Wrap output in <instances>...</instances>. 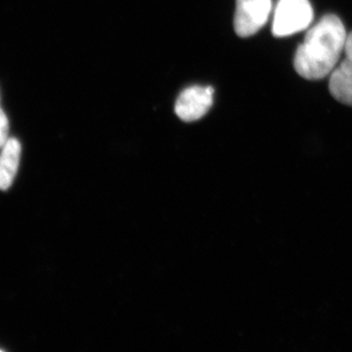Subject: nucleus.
<instances>
[{"label":"nucleus","instance_id":"f257e3e1","mask_svg":"<svg viewBox=\"0 0 352 352\" xmlns=\"http://www.w3.org/2000/svg\"><path fill=\"white\" fill-rule=\"evenodd\" d=\"M347 34L338 16L326 15L307 32L296 50L294 67L305 80H318L333 73L344 52Z\"/></svg>","mask_w":352,"mask_h":352},{"label":"nucleus","instance_id":"f03ea898","mask_svg":"<svg viewBox=\"0 0 352 352\" xmlns=\"http://www.w3.org/2000/svg\"><path fill=\"white\" fill-rule=\"evenodd\" d=\"M314 11L308 0H279L273 18L272 34L285 38L308 29Z\"/></svg>","mask_w":352,"mask_h":352},{"label":"nucleus","instance_id":"7ed1b4c3","mask_svg":"<svg viewBox=\"0 0 352 352\" xmlns=\"http://www.w3.org/2000/svg\"><path fill=\"white\" fill-rule=\"evenodd\" d=\"M271 0H236L234 29L241 38L254 36L270 18Z\"/></svg>","mask_w":352,"mask_h":352},{"label":"nucleus","instance_id":"20e7f679","mask_svg":"<svg viewBox=\"0 0 352 352\" xmlns=\"http://www.w3.org/2000/svg\"><path fill=\"white\" fill-rule=\"evenodd\" d=\"M212 87L194 85L183 90L175 103V113L184 122H195L203 118L214 103Z\"/></svg>","mask_w":352,"mask_h":352},{"label":"nucleus","instance_id":"39448f33","mask_svg":"<svg viewBox=\"0 0 352 352\" xmlns=\"http://www.w3.org/2000/svg\"><path fill=\"white\" fill-rule=\"evenodd\" d=\"M344 61L331 74V94L336 100L352 107V32L347 36Z\"/></svg>","mask_w":352,"mask_h":352},{"label":"nucleus","instance_id":"423d86ee","mask_svg":"<svg viewBox=\"0 0 352 352\" xmlns=\"http://www.w3.org/2000/svg\"><path fill=\"white\" fill-rule=\"evenodd\" d=\"M0 153V190L10 188L19 168L22 147L19 141L9 138Z\"/></svg>","mask_w":352,"mask_h":352},{"label":"nucleus","instance_id":"0eeeda50","mask_svg":"<svg viewBox=\"0 0 352 352\" xmlns=\"http://www.w3.org/2000/svg\"><path fill=\"white\" fill-rule=\"evenodd\" d=\"M9 122L6 113L0 108V148L2 147L9 139Z\"/></svg>","mask_w":352,"mask_h":352}]
</instances>
